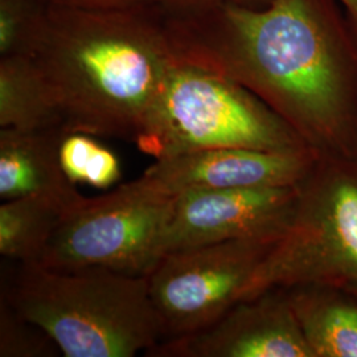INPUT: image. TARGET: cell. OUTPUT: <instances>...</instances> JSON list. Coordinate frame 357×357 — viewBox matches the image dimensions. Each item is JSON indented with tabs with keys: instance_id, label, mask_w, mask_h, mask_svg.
Wrapping results in <instances>:
<instances>
[{
	"instance_id": "cell-1",
	"label": "cell",
	"mask_w": 357,
	"mask_h": 357,
	"mask_svg": "<svg viewBox=\"0 0 357 357\" xmlns=\"http://www.w3.org/2000/svg\"><path fill=\"white\" fill-rule=\"evenodd\" d=\"M165 22L174 59L250 90L320 158L357 159V33L339 0L221 6Z\"/></svg>"
},
{
	"instance_id": "cell-2",
	"label": "cell",
	"mask_w": 357,
	"mask_h": 357,
	"mask_svg": "<svg viewBox=\"0 0 357 357\" xmlns=\"http://www.w3.org/2000/svg\"><path fill=\"white\" fill-rule=\"evenodd\" d=\"M66 131L137 143L174 56L156 4L116 10L52 6L33 53Z\"/></svg>"
},
{
	"instance_id": "cell-3",
	"label": "cell",
	"mask_w": 357,
	"mask_h": 357,
	"mask_svg": "<svg viewBox=\"0 0 357 357\" xmlns=\"http://www.w3.org/2000/svg\"><path fill=\"white\" fill-rule=\"evenodd\" d=\"M1 302L36 324L65 357H134L162 337L147 275L16 264Z\"/></svg>"
},
{
	"instance_id": "cell-4",
	"label": "cell",
	"mask_w": 357,
	"mask_h": 357,
	"mask_svg": "<svg viewBox=\"0 0 357 357\" xmlns=\"http://www.w3.org/2000/svg\"><path fill=\"white\" fill-rule=\"evenodd\" d=\"M135 144L155 160L209 149L289 151L308 147L250 90L176 59L149 128Z\"/></svg>"
},
{
	"instance_id": "cell-5",
	"label": "cell",
	"mask_w": 357,
	"mask_h": 357,
	"mask_svg": "<svg viewBox=\"0 0 357 357\" xmlns=\"http://www.w3.org/2000/svg\"><path fill=\"white\" fill-rule=\"evenodd\" d=\"M298 286L357 296V159L317 160L298 184L289 227L258 265L243 301Z\"/></svg>"
},
{
	"instance_id": "cell-6",
	"label": "cell",
	"mask_w": 357,
	"mask_h": 357,
	"mask_svg": "<svg viewBox=\"0 0 357 357\" xmlns=\"http://www.w3.org/2000/svg\"><path fill=\"white\" fill-rule=\"evenodd\" d=\"M172 203L174 197L142 191L131 181L85 197L63 215L38 265L147 275L159 261V241Z\"/></svg>"
},
{
	"instance_id": "cell-7",
	"label": "cell",
	"mask_w": 357,
	"mask_h": 357,
	"mask_svg": "<svg viewBox=\"0 0 357 357\" xmlns=\"http://www.w3.org/2000/svg\"><path fill=\"white\" fill-rule=\"evenodd\" d=\"M280 238L211 243L162 257L147 274L162 340L199 331L241 302L258 265Z\"/></svg>"
},
{
	"instance_id": "cell-8",
	"label": "cell",
	"mask_w": 357,
	"mask_h": 357,
	"mask_svg": "<svg viewBox=\"0 0 357 357\" xmlns=\"http://www.w3.org/2000/svg\"><path fill=\"white\" fill-rule=\"evenodd\" d=\"M298 185L195 190L175 196L158 255L250 238H280L293 218Z\"/></svg>"
},
{
	"instance_id": "cell-9",
	"label": "cell",
	"mask_w": 357,
	"mask_h": 357,
	"mask_svg": "<svg viewBox=\"0 0 357 357\" xmlns=\"http://www.w3.org/2000/svg\"><path fill=\"white\" fill-rule=\"evenodd\" d=\"M151 357H314L286 289L241 301L190 335L163 339Z\"/></svg>"
},
{
	"instance_id": "cell-10",
	"label": "cell",
	"mask_w": 357,
	"mask_h": 357,
	"mask_svg": "<svg viewBox=\"0 0 357 357\" xmlns=\"http://www.w3.org/2000/svg\"><path fill=\"white\" fill-rule=\"evenodd\" d=\"M319 158L308 147L289 151L209 149L155 160L131 183L165 197L195 190L293 187L306 178Z\"/></svg>"
},
{
	"instance_id": "cell-11",
	"label": "cell",
	"mask_w": 357,
	"mask_h": 357,
	"mask_svg": "<svg viewBox=\"0 0 357 357\" xmlns=\"http://www.w3.org/2000/svg\"><path fill=\"white\" fill-rule=\"evenodd\" d=\"M65 128L20 131L0 128V197H38L60 206L64 212L85 196L65 175L60 143Z\"/></svg>"
},
{
	"instance_id": "cell-12",
	"label": "cell",
	"mask_w": 357,
	"mask_h": 357,
	"mask_svg": "<svg viewBox=\"0 0 357 357\" xmlns=\"http://www.w3.org/2000/svg\"><path fill=\"white\" fill-rule=\"evenodd\" d=\"M314 357H357V296L326 286L286 289Z\"/></svg>"
},
{
	"instance_id": "cell-13",
	"label": "cell",
	"mask_w": 357,
	"mask_h": 357,
	"mask_svg": "<svg viewBox=\"0 0 357 357\" xmlns=\"http://www.w3.org/2000/svg\"><path fill=\"white\" fill-rule=\"evenodd\" d=\"M64 128L61 113L33 57H0V128Z\"/></svg>"
},
{
	"instance_id": "cell-14",
	"label": "cell",
	"mask_w": 357,
	"mask_h": 357,
	"mask_svg": "<svg viewBox=\"0 0 357 357\" xmlns=\"http://www.w3.org/2000/svg\"><path fill=\"white\" fill-rule=\"evenodd\" d=\"M65 212L38 197L0 205V255L15 264L38 265Z\"/></svg>"
},
{
	"instance_id": "cell-15",
	"label": "cell",
	"mask_w": 357,
	"mask_h": 357,
	"mask_svg": "<svg viewBox=\"0 0 357 357\" xmlns=\"http://www.w3.org/2000/svg\"><path fill=\"white\" fill-rule=\"evenodd\" d=\"M60 160L65 175L75 184L107 190L121 178L115 153L97 137L79 131H65L60 143Z\"/></svg>"
},
{
	"instance_id": "cell-16",
	"label": "cell",
	"mask_w": 357,
	"mask_h": 357,
	"mask_svg": "<svg viewBox=\"0 0 357 357\" xmlns=\"http://www.w3.org/2000/svg\"><path fill=\"white\" fill-rule=\"evenodd\" d=\"M51 8L48 0H0V57H32Z\"/></svg>"
},
{
	"instance_id": "cell-17",
	"label": "cell",
	"mask_w": 357,
	"mask_h": 357,
	"mask_svg": "<svg viewBox=\"0 0 357 357\" xmlns=\"http://www.w3.org/2000/svg\"><path fill=\"white\" fill-rule=\"evenodd\" d=\"M56 351L60 352L47 332L0 301V356H54Z\"/></svg>"
},
{
	"instance_id": "cell-18",
	"label": "cell",
	"mask_w": 357,
	"mask_h": 357,
	"mask_svg": "<svg viewBox=\"0 0 357 357\" xmlns=\"http://www.w3.org/2000/svg\"><path fill=\"white\" fill-rule=\"evenodd\" d=\"M273 0H156V6L162 13L169 16L202 13L221 6H240L259 8Z\"/></svg>"
},
{
	"instance_id": "cell-19",
	"label": "cell",
	"mask_w": 357,
	"mask_h": 357,
	"mask_svg": "<svg viewBox=\"0 0 357 357\" xmlns=\"http://www.w3.org/2000/svg\"><path fill=\"white\" fill-rule=\"evenodd\" d=\"M52 6L82 10H116L146 4H156V0H48Z\"/></svg>"
},
{
	"instance_id": "cell-20",
	"label": "cell",
	"mask_w": 357,
	"mask_h": 357,
	"mask_svg": "<svg viewBox=\"0 0 357 357\" xmlns=\"http://www.w3.org/2000/svg\"><path fill=\"white\" fill-rule=\"evenodd\" d=\"M357 33V0H339Z\"/></svg>"
}]
</instances>
